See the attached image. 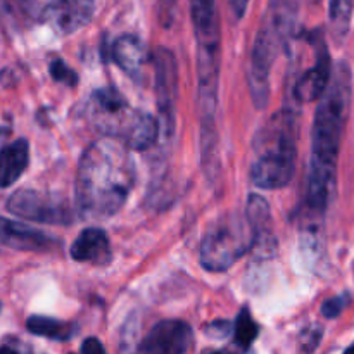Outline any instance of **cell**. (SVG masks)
Masks as SVG:
<instances>
[{
  "label": "cell",
  "mask_w": 354,
  "mask_h": 354,
  "mask_svg": "<svg viewBox=\"0 0 354 354\" xmlns=\"http://www.w3.org/2000/svg\"><path fill=\"white\" fill-rule=\"evenodd\" d=\"M351 69L348 62L342 61L334 68L330 85L322 95L311 128V156L304 203L313 218H324L334 197L339 151L351 109Z\"/></svg>",
  "instance_id": "1"
},
{
  "label": "cell",
  "mask_w": 354,
  "mask_h": 354,
  "mask_svg": "<svg viewBox=\"0 0 354 354\" xmlns=\"http://www.w3.org/2000/svg\"><path fill=\"white\" fill-rule=\"evenodd\" d=\"M135 187L130 147L111 137L92 142L76 169L75 197L80 214L106 220L120 213Z\"/></svg>",
  "instance_id": "2"
},
{
  "label": "cell",
  "mask_w": 354,
  "mask_h": 354,
  "mask_svg": "<svg viewBox=\"0 0 354 354\" xmlns=\"http://www.w3.org/2000/svg\"><path fill=\"white\" fill-rule=\"evenodd\" d=\"M297 114L282 109L273 114L254 140L256 161L251 166V182L265 190L283 189L296 173Z\"/></svg>",
  "instance_id": "3"
},
{
  "label": "cell",
  "mask_w": 354,
  "mask_h": 354,
  "mask_svg": "<svg viewBox=\"0 0 354 354\" xmlns=\"http://www.w3.org/2000/svg\"><path fill=\"white\" fill-rule=\"evenodd\" d=\"M85 114L104 137L120 140L133 151H147L156 144L159 123L152 114L135 109L116 88H97L86 102Z\"/></svg>",
  "instance_id": "4"
},
{
  "label": "cell",
  "mask_w": 354,
  "mask_h": 354,
  "mask_svg": "<svg viewBox=\"0 0 354 354\" xmlns=\"http://www.w3.org/2000/svg\"><path fill=\"white\" fill-rule=\"evenodd\" d=\"M299 6L301 0H270L266 7L249 62V90L258 109L266 107L270 100V73L292 37Z\"/></svg>",
  "instance_id": "5"
},
{
  "label": "cell",
  "mask_w": 354,
  "mask_h": 354,
  "mask_svg": "<svg viewBox=\"0 0 354 354\" xmlns=\"http://www.w3.org/2000/svg\"><path fill=\"white\" fill-rule=\"evenodd\" d=\"M252 249V230L248 218L225 214L218 218L201 242V265L213 273L227 272Z\"/></svg>",
  "instance_id": "6"
},
{
  "label": "cell",
  "mask_w": 354,
  "mask_h": 354,
  "mask_svg": "<svg viewBox=\"0 0 354 354\" xmlns=\"http://www.w3.org/2000/svg\"><path fill=\"white\" fill-rule=\"evenodd\" d=\"M7 211L14 216L45 225H69L75 221V209L61 196L19 189L7 199Z\"/></svg>",
  "instance_id": "7"
},
{
  "label": "cell",
  "mask_w": 354,
  "mask_h": 354,
  "mask_svg": "<svg viewBox=\"0 0 354 354\" xmlns=\"http://www.w3.org/2000/svg\"><path fill=\"white\" fill-rule=\"evenodd\" d=\"M154 62V86L158 109L162 118V128L166 135L175 133L176 99H178V66L171 50L158 47L152 54Z\"/></svg>",
  "instance_id": "8"
},
{
  "label": "cell",
  "mask_w": 354,
  "mask_h": 354,
  "mask_svg": "<svg viewBox=\"0 0 354 354\" xmlns=\"http://www.w3.org/2000/svg\"><path fill=\"white\" fill-rule=\"evenodd\" d=\"M194 33L197 44V61H221V33L216 0H190Z\"/></svg>",
  "instance_id": "9"
},
{
  "label": "cell",
  "mask_w": 354,
  "mask_h": 354,
  "mask_svg": "<svg viewBox=\"0 0 354 354\" xmlns=\"http://www.w3.org/2000/svg\"><path fill=\"white\" fill-rule=\"evenodd\" d=\"M95 12L93 0H52L44 7L41 21L57 37H69L85 28Z\"/></svg>",
  "instance_id": "10"
},
{
  "label": "cell",
  "mask_w": 354,
  "mask_h": 354,
  "mask_svg": "<svg viewBox=\"0 0 354 354\" xmlns=\"http://www.w3.org/2000/svg\"><path fill=\"white\" fill-rule=\"evenodd\" d=\"M194 344V334L189 324L180 320H165L156 324L138 344L144 354H183Z\"/></svg>",
  "instance_id": "11"
},
{
  "label": "cell",
  "mask_w": 354,
  "mask_h": 354,
  "mask_svg": "<svg viewBox=\"0 0 354 354\" xmlns=\"http://www.w3.org/2000/svg\"><path fill=\"white\" fill-rule=\"evenodd\" d=\"M315 64L304 71V75L294 85V97L297 102H315L320 100L332 80V59L328 47L322 37H315Z\"/></svg>",
  "instance_id": "12"
},
{
  "label": "cell",
  "mask_w": 354,
  "mask_h": 354,
  "mask_svg": "<svg viewBox=\"0 0 354 354\" xmlns=\"http://www.w3.org/2000/svg\"><path fill=\"white\" fill-rule=\"evenodd\" d=\"M245 218L252 230L251 252L258 259H270L277 252V237L273 232V218L266 199L251 194L245 207Z\"/></svg>",
  "instance_id": "13"
},
{
  "label": "cell",
  "mask_w": 354,
  "mask_h": 354,
  "mask_svg": "<svg viewBox=\"0 0 354 354\" xmlns=\"http://www.w3.org/2000/svg\"><path fill=\"white\" fill-rule=\"evenodd\" d=\"M2 244L19 251H48L55 248V239L40 230L26 227L19 221L2 218Z\"/></svg>",
  "instance_id": "14"
},
{
  "label": "cell",
  "mask_w": 354,
  "mask_h": 354,
  "mask_svg": "<svg viewBox=\"0 0 354 354\" xmlns=\"http://www.w3.org/2000/svg\"><path fill=\"white\" fill-rule=\"evenodd\" d=\"M111 57L130 78L140 80L144 75L145 64H147L149 54L140 38L135 35H123L113 41Z\"/></svg>",
  "instance_id": "15"
},
{
  "label": "cell",
  "mask_w": 354,
  "mask_h": 354,
  "mask_svg": "<svg viewBox=\"0 0 354 354\" xmlns=\"http://www.w3.org/2000/svg\"><path fill=\"white\" fill-rule=\"evenodd\" d=\"M71 258L78 263L102 266L111 261V244L106 232L100 228H86L71 244Z\"/></svg>",
  "instance_id": "16"
},
{
  "label": "cell",
  "mask_w": 354,
  "mask_h": 354,
  "mask_svg": "<svg viewBox=\"0 0 354 354\" xmlns=\"http://www.w3.org/2000/svg\"><path fill=\"white\" fill-rule=\"evenodd\" d=\"M30 162V145L24 138L10 142L2 149V189H9L19 180Z\"/></svg>",
  "instance_id": "17"
},
{
  "label": "cell",
  "mask_w": 354,
  "mask_h": 354,
  "mask_svg": "<svg viewBox=\"0 0 354 354\" xmlns=\"http://www.w3.org/2000/svg\"><path fill=\"white\" fill-rule=\"evenodd\" d=\"M26 328L30 334L57 342L69 341L73 334H75L73 325L48 317H30L26 322Z\"/></svg>",
  "instance_id": "18"
},
{
  "label": "cell",
  "mask_w": 354,
  "mask_h": 354,
  "mask_svg": "<svg viewBox=\"0 0 354 354\" xmlns=\"http://www.w3.org/2000/svg\"><path fill=\"white\" fill-rule=\"evenodd\" d=\"M354 10V0H330L328 7V21H330V33L337 44L346 40L351 28V17Z\"/></svg>",
  "instance_id": "19"
},
{
  "label": "cell",
  "mask_w": 354,
  "mask_h": 354,
  "mask_svg": "<svg viewBox=\"0 0 354 354\" xmlns=\"http://www.w3.org/2000/svg\"><path fill=\"white\" fill-rule=\"evenodd\" d=\"M234 334H235V344H237L241 349H249V346H251L252 342H254V339L258 337L259 325L256 324L251 311H249L248 308H244V310L239 313L237 320H235Z\"/></svg>",
  "instance_id": "20"
},
{
  "label": "cell",
  "mask_w": 354,
  "mask_h": 354,
  "mask_svg": "<svg viewBox=\"0 0 354 354\" xmlns=\"http://www.w3.org/2000/svg\"><path fill=\"white\" fill-rule=\"evenodd\" d=\"M48 73L54 78V82L62 83L66 86L78 85V75H76V71H73L69 66H66V62L62 59H52L50 64H48Z\"/></svg>",
  "instance_id": "21"
},
{
  "label": "cell",
  "mask_w": 354,
  "mask_h": 354,
  "mask_svg": "<svg viewBox=\"0 0 354 354\" xmlns=\"http://www.w3.org/2000/svg\"><path fill=\"white\" fill-rule=\"evenodd\" d=\"M349 304V294H341V296L330 297V299L325 301L322 304V315L325 318H337L342 311L346 310V306Z\"/></svg>",
  "instance_id": "22"
},
{
  "label": "cell",
  "mask_w": 354,
  "mask_h": 354,
  "mask_svg": "<svg viewBox=\"0 0 354 354\" xmlns=\"http://www.w3.org/2000/svg\"><path fill=\"white\" fill-rule=\"evenodd\" d=\"M322 339V325H311L308 330L303 332L301 337V351H315L320 344Z\"/></svg>",
  "instance_id": "23"
},
{
  "label": "cell",
  "mask_w": 354,
  "mask_h": 354,
  "mask_svg": "<svg viewBox=\"0 0 354 354\" xmlns=\"http://www.w3.org/2000/svg\"><path fill=\"white\" fill-rule=\"evenodd\" d=\"M204 332H206V335H209L211 339H225L230 335L232 324L227 320H216L213 322V324L207 325V328Z\"/></svg>",
  "instance_id": "24"
},
{
  "label": "cell",
  "mask_w": 354,
  "mask_h": 354,
  "mask_svg": "<svg viewBox=\"0 0 354 354\" xmlns=\"http://www.w3.org/2000/svg\"><path fill=\"white\" fill-rule=\"evenodd\" d=\"M249 0H227L228 16H230L232 23H239L244 17L245 9H248Z\"/></svg>",
  "instance_id": "25"
},
{
  "label": "cell",
  "mask_w": 354,
  "mask_h": 354,
  "mask_svg": "<svg viewBox=\"0 0 354 354\" xmlns=\"http://www.w3.org/2000/svg\"><path fill=\"white\" fill-rule=\"evenodd\" d=\"M80 351L86 353V354H97V353L102 354L104 351H106V349H104V346L100 344L99 339L88 337V339H86V341L82 344V348H80Z\"/></svg>",
  "instance_id": "26"
},
{
  "label": "cell",
  "mask_w": 354,
  "mask_h": 354,
  "mask_svg": "<svg viewBox=\"0 0 354 354\" xmlns=\"http://www.w3.org/2000/svg\"><path fill=\"white\" fill-rule=\"evenodd\" d=\"M310 3H313V6H317V3H320V0H308Z\"/></svg>",
  "instance_id": "27"
},
{
  "label": "cell",
  "mask_w": 354,
  "mask_h": 354,
  "mask_svg": "<svg viewBox=\"0 0 354 354\" xmlns=\"http://www.w3.org/2000/svg\"><path fill=\"white\" fill-rule=\"evenodd\" d=\"M348 351H354V344H353V346H349V348H348Z\"/></svg>",
  "instance_id": "28"
},
{
  "label": "cell",
  "mask_w": 354,
  "mask_h": 354,
  "mask_svg": "<svg viewBox=\"0 0 354 354\" xmlns=\"http://www.w3.org/2000/svg\"><path fill=\"white\" fill-rule=\"evenodd\" d=\"M353 270H354V263H353ZM354 273V272H353Z\"/></svg>",
  "instance_id": "29"
}]
</instances>
